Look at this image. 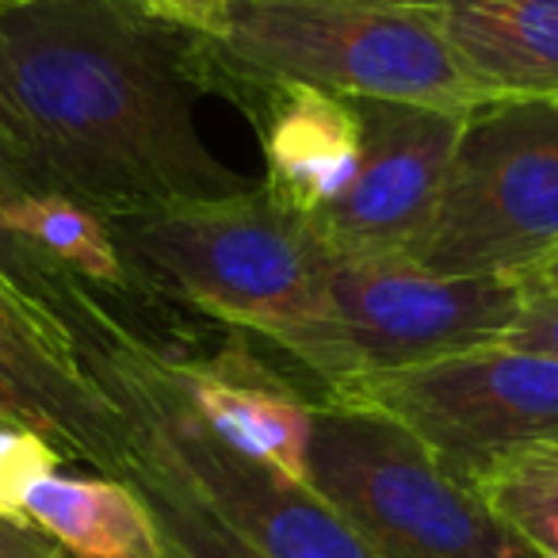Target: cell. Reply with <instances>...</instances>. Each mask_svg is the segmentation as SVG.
Listing matches in <instances>:
<instances>
[{"instance_id":"6da1fadb","label":"cell","mask_w":558,"mask_h":558,"mask_svg":"<svg viewBox=\"0 0 558 558\" xmlns=\"http://www.w3.org/2000/svg\"><path fill=\"white\" fill-rule=\"evenodd\" d=\"M199 39L142 0L0 9V177L100 218L230 199L260 180L210 154Z\"/></svg>"},{"instance_id":"7a4b0ae2","label":"cell","mask_w":558,"mask_h":558,"mask_svg":"<svg viewBox=\"0 0 558 558\" xmlns=\"http://www.w3.org/2000/svg\"><path fill=\"white\" fill-rule=\"evenodd\" d=\"M85 372L111 398L126 451L161 466L260 558H375L356 532L306 486L215 436L192 410L169 352L85 291L65 318Z\"/></svg>"},{"instance_id":"3957f363","label":"cell","mask_w":558,"mask_h":558,"mask_svg":"<svg viewBox=\"0 0 558 558\" xmlns=\"http://www.w3.org/2000/svg\"><path fill=\"white\" fill-rule=\"evenodd\" d=\"M207 93L233 104L264 85L425 104H486L425 0H218L195 32Z\"/></svg>"},{"instance_id":"277c9868","label":"cell","mask_w":558,"mask_h":558,"mask_svg":"<svg viewBox=\"0 0 558 558\" xmlns=\"http://www.w3.org/2000/svg\"><path fill=\"white\" fill-rule=\"evenodd\" d=\"M134 295L192 306L288 352L326 314L337 256L311 218L256 184L245 195L108 218Z\"/></svg>"},{"instance_id":"5b68a950","label":"cell","mask_w":558,"mask_h":558,"mask_svg":"<svg viewBox=\"0 0 558 558\" xmlns=\"http://www.w3.org/2000/svg\"><path fill=\"white\" fill-rule=\"evenodd\" d=\"M306 486L375 558H539L395 417L311 398Z\"/></svg>"},{"instance_id":"8992f818","label":"cell","mask_w":558,"mask_h":558,"mask_svg":"<svg viewBox=\"0 0 558 558\" xmlns=\"http://www.w3.org/2000/svg\"><path fill=\"white\" fill-rule=\"evenodd\" d=\"M524 311L509 276H440L410 256L333 260L326 314L288 356L318 390L497 344Z\"/></svg>"},{"instance_id":"52a82bcc","label":"cell","mask_w":558,"mask_h":558,"mask_svg":"<svg viewBox=\"0 0 558 558\" xmlns=\"http://www.w3.org/2000/svg\"><path fill=\"white\" fill-rule=\"evenodd\" d=\"M558 248V104L486 100L459 123L410 260L440 276H524Z\"/></svg>"},{"instance_id":"ba28073f","label":"cell","mask_w":558,"mask_h":558,"mask_svg":"<svg viewBox=\"0 0 558 558\" xmlns=\"http://www.w3.org/2000/svg\"><path fill=\"white\" fill-rule=\"evenodd\" d=\"M314 398L395 417L466 486L527 451L558 448V360L505 341L349 379Z\"/></svg>"},{"instance_id":"9c48e42d","label":"cell","mask_w":558,"mask_h":558,"mask_svg":"<svg viewBox=\"0 0 558 558\" xmlns=\"http://www.w3.org/2000/svg\"><path fill=\"white\" fill-rule=\"evenodd\" d=\"M352 104L360 116V165L311 226L337 260L413 256L440 199L463 116L364 96H352Z\"/></svg>"},{"instance_id":"30bf717a","label":"cell","mask_w":558,"mask_h":558,"mask_svg":"<svg viewBox=\"0 0 558 558\" xmlns=\"http://www.w3.org/2000/svg\"><path fill=\"white\" fill-rule=\"evenodd\" d=\"M0 417L43 436L62 463L119 478L126 428L85 372L65 326L0 279Z\"/></svg>"},{"instance_id":"8fae6325","label":"cell","mask_w":558,"mask_h":558,"mask_svg":"<svg viewBox=\"0 0 558 558\" xmlns=\"http://www.w3.org/2000/svg\"><path fill=\"white\" fill-rule=\"evenodd\" d=\"M264 146V192L314 218L349 187L360 165V116L352 96L311 85H264L241 96Z\"/></svg>"},{"instance_id":"7c38bea8","label":"cell","mask_w":558,"mask_h":558,"mask_svg":"<svg viewBox=\"0 0 558 558\" xmlns=\"http://www.w3.org/2000/svg\"><path fill=\"white\" fill-rule=\"evenodd\" d=\"M165 352L187 402L210 433L245 456L306 482L314 395L264 367L238 337L218 356H187L180 349Z\"/></svg>"},{"instance_id":"4fadbf2b","label":"cell","mask_w":558,"mask_h":558,"mask_svg":"<svg viewBox=\"0 0 558 558\" xmlns=\"http://www.w3.org/2000/svg\"><path fill=\"white\" fill-rule=\"evenodd\" d=\"M486 100L558 104V0H425Z\"/></svg>"},{"instance_id":"5bb4252c","label":"cell","mask_w":558,"mask_h":558,"mask_svg":"<svg viewBox=\"0 0 558 558\" xmlns=\"http://www.w3.org/2000/svg\"><path fill=\"white\" fill-rule=\"evenodd\" d=\"M20 517L70 558H165L142 497L108 474H43L20 497Z\"/></svg>"},{"instance_id":"9a60e30c","label":"cell","mask_w":558,"mask_h":558,"mask_svg":"<svg viewBox=\"0 0 558 558\" xmlns=\"http://www.w3.org/2000/svg\"><path fill=\"white\" fill-rule=\"evenodd\" d=\"M0 207L9 226L62 276L85 283L108 303L134 299L126 260L111 238L108 218L54 192H35L0 177Z\"/></svg>"},{"instance_id":"2e32d148","label":"cell","mask_w":558,"mask_h":558,"mask_svg":"<svg viewBox=\"0 0 558 558\" xmlns=\"http://www.w3.org/2000/svg\"><path fill=\"white\" fill-rule=\"evenodd\" d=\"M119 482H126L149 509L165 558H260L161 466L126 451Z\"/></svg>"},{"instance_id":"e0dca14e","label":"cell","mask_w":558,"mask_h":558,"mask_svg":"<svg viewBox=\"0 0 558 558\" xmlns=\"http://www.w3.org/2000/svg\"><path fill=\"white\" fill-rule=\"evenodd\" d=\"M486 505L535 550L558 558V456L555 448L527 451L497 466L478 486Z\"/></svg>"},{"instance_id":"ac0fdd59","label":"cell","mask_w":558,"mask_h":558,"mask_svg":"<svg viewBox=\"0 0 558 558\" xmlns=\"http://www.w3.org/2000/svg\"><path fill=\"white\" fill-rule=\"evenodd\" d=\"M0 279H4L20 299L39 306L47 318H54L58 326H65L70 311L88 291L85 283H77V279L50 268V264L12 230L9 218H4V207H0Z\"/></svg>"},{"instance_id":"d6986e66","label":"cell","mask_w":558,"mask_h":558,"mask_svg":"<svg viewBox=\"0 0 558 558\" xmlns=\"http://www.w3.org/2000/svg\"><path fill=\"white\" fill-rule=\"evenodd\" d=\"M58 466H62V456L43 436L12 421H0V512L20 517V497L27 494V486Z\"/></svg>"},{"instance_id":"ffe728a7","label":"cell","mask_w":558,"mask_h":558,"mask_svg":"<svg viewBox=\"0 0 558 558\" xmlns=\"http://www.w3.org/2000/svg\"><path fill=\"white\" fill-rule=\"evenodd\" d=\"M505 344L558 360V295H527Z\"/></svg>"},{"instance_id":"44dd1931","label":"cell","mask_w":558,"mask_h":558,"mask_svg":"<svg viewBox=\"0 0 558 558\" xmlns=\"http://www.w3.org/2000/svg\"><path fill=\"white\" fill-rule=\"evenodd\" d=\"M0 558H70L47 532L24 517L0 512Z\"/></svg>"},{"instance_id":"7402d4cb","label":"cell","mask_w":558,"mask_h":558,"mask_svg":"<svg viewBox=\"0 0 558 558\" xmlns=\"http://www.w3.org/2000/svg\"><path fill=\"white\" fill-rule=\"evenodd\" d=\"M142 4H146V9H154L157 16L187 27V32H199L203 20L215 12L218 0H142Z\"/></svg>"},{"instance_id":"603a6c76","label":"cell","mask_w":558,"mask_h":558,"mask_svg":"<svg viewBox=\"0 0 558 558\" xmlns=\"http://www.w3.org/2000/svg\"><path fill=\"white\" fill-rule=\"evenodd\" d=\"M520 291L527 295H558V248L547 256V260H539L532 271H524V276H517Z\"/></svg>"},{"instance_id":"cb8c5ba5","label":"cell","mask_w":558,"mask_h":558,"mask_svg":"<svg viewBox=\"0 0 558 558\" xmlns=\"http://www.w3.org/2000/svg\"><path fill=\"white\" fill-rule=\"evenodd\" d=\"M4 4H24V0H0V9H4Z\"/></svg>"},{"instance_id":"d4e9b609","label":"cell","mask_w":558,"mask_h":558,"mask_svg":"<svg viewBox=\"0 0 558 558\" xmlns=\"http://www.w3.org/2000/svg\"><path fill=\"white\" fill-rule=\"evenodd\" d=\"M555 456H558V448H555Z\"/></svg>"},{"instance_id":"484cf974","label":"cell","mask_w":558,"mask_h":558,"mask_svg":"<svg viewBox=\"0 0 558 558\" xmlns=\"http://www.w3.org/2000/svg\"><path fill=\"white\" fill-rule=\"evenodd\" d=\"M0 421H4V417H0Z\"/></svg>"}]
</instances>
